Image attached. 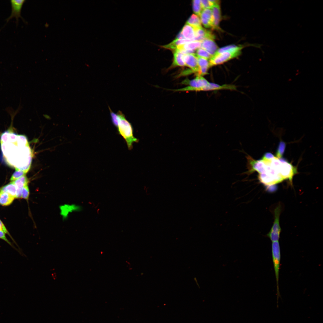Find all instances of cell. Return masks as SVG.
<instances>
[{"instance_id": "6da1fadb", "label": "cell", "mask_w": 323, "mask_h": 323, "mask_svg": "<svg viewBox=\"0 0 323 323\" xmlns=\"http://www.w3.org/2000/svg\"><path fill=\"white\" fill-rule=\"evenodd\" d=\"M118 124L117 127L119 134L125 140L129 150L133 147V144L138 143L139 140L133 134V129L131 124L126 119L124 115L121 111L117 113Z\"/></svg>"}, {"instance_id": "7a4b0ae2", "label": "cell", "mask_w": 323, "mask_h": 323, "mask_svg": "<svg viewBox=\"0 0 323 323\" xmlns=\"http://www.w3.org/2000/svg\"><path fill=\"white\" fill-rule=\"evenodd\" d=\"M209 82L203 76H196L194 79L190 80L186 79L182 83L188 86L185 87L176 89H172L174 91H207V87Z\"/></svg>"}, {"instance_id": "3957f363", "label": "cell", "mask_w": 323, "mask_h": 323, "mask_svg": "<svg viewBox=\"0 0 323 323\" xmlns=\"http://www.w3.org/2000/svg\"><path fill=\"white\" fill-rule=\"evenodd\" d=\"M272 262L275 274L277 292V302L280 296L279 290V273L281 261V251L279 241L272 242Z\"/></svg>"}, {"instance_id": "277c9868", "label": "cell", "mask_w": 323, "mask_h": 323, "mask_svg": "<svg viewBox=\"0 0 323 323\" xmlns=\"http://www.w3.org/2000/svg\"><path fill=\"white\" fill-rule=\"evenodd\" d=\"M241 51H226L220 53H215L209 59L210 67L222 64L239 56Z\"/></svg>"}, {"instance_id": "5b68a950", "label": "cell", "mask_w": 323, "mask_h": 323, "mask_svg": "<svg viewBox=\"0 0 323 323\" xmlns=\"http://www.w3.org/2000/svg\"><path fill=\"white\" fill-rule=\"evenodd\" d=\"M281 210L280 206H277L274 210V221L273 225L267 236L272 242L279 241L281 229L279 224V217Z\"/></svg>"}, {"instance_id": "8992f818", "label": "cell", "mask_w": 323, "mask_h": 323, "mask_svg": "<svg viewBox=\"0 0 323 323\" xmlns=\"http://www.w3.org/2000/svg\"><path fill=\"white\" fill-rule=\"evenodd\" d=\"M25 1V0H11L12 11L10 15L7 19V22L13 17L16 18L17 22L19 18H22L21 16V11L23 4Z\"/></svg>"}, {"instance_id": "52a82bcc", "label": "cell", "mask_w": 323, "mask_h": 323, "mask_svg": "<svg viewBox=\"0 0 323 323\" xmlns=\"http://www.w3.org/2000/svg\"><path fill=\"white\" fill-rule=\"evenodd\" d=\"M184 60L185 66L190 68L193 71L197 74L199 71V66L197 56L194 53L185 54Z\"/></svg>"}, {"instance_id": "ba28073f", "label": "cell", "mask_w": 323, "mask_h": 323, "mask_svg": "<svg viewBox=\"0 0 323 323\" xmlns=\"http://www.w3.org/2000/svg\"><path fill=\"white\" fill-rule=\"evenodd\" d=\"M201 45V42L193 41L178 46L176 50L181 51L184 54L194 53L196 49L200 48Z\"/></svg>"}, {"instance_id": "9c48e42d", "label": "cell", "mask_w": 323, "mask_h": 323, "mask_svg": "<svg viewBox=\"0 0 323 323\" xmlns=\"http://www.w3.org/2000/svg\"><path fill=\"white\" fill-rule=\"evenodd\" d=\"M201 22L206 28H212L213 18L211 9H206L202 10L200 15Z\"/></svg>"}, {"instance_id": "30bf717a", "label": "cell", "mask_w": 323, "mask_h": 323, "mask_svg": "<svg viewBox=\"0 0 323 323\" xmlns=\"http://www.w3.org/2000/svg\"><path fill=\"white\" fill-rule=\"evenodd\" d=\"M194 28L195 33V41L202 42L206 39H214L215 38V36L212 33L203 28L202 27Z\"/></svg>"}, {"instance_id": "8fae6325", "label": "cell", "mask_w": 323, "mask_h": 323, "mask_svg": "<svg viewBox=\"0 0 323 323\" xmlns=\"http://www.w3.org/2000/svg\"><path fill=\"white\" fill-rule=\"evenodd\" d=\"M201 47L212 56L216 53L218 49L215 42L213 39H206L203 40L201 42Z\"/></svg>"}, {"instance_id": "7c38bea8", "label": "cell", "mask_w": 323, "mask_h": 323, "mask_svg": "<svg viewBox=\"0 0 323 323\" xmlns=\"http://www.w3.org/2000/svg\"><path fill=\"white\" fill-rule=\"evenodd\" d=\"M197 57L199 66V71L196 76H203L208 74V69L210 67L209 60L197 56Z\"/></svg>"}, {"instance_id": "4fadbf2b", "label": "cell", "mask_w": 323, "mask_h": 323, "mask_svg": "<svg viewBox=\"0 0 323 323\" xmlns=\"http://www.w3.org/2000/svg\"><path fill=\"white\" fill-rule=\"evenodd\" d=\"M12 182L16 185L17 188L15 198H21L22 188L24 186L28 184L29 182L28 179L26 176V175H25Z\"/></svg>"}, {"instance_id": "5bb4252c", "label": "cell", "mask_w": 323, "mask_h": 323, "mask_svg": "<svg viewBox=\"0 0 323 323\" xmlns=\"http://www.w3.org/2000/svg\"><path fill=\"white\" fill-rule=\"evenodd\" d=\"M212 11L213 23L212 28L219 29L221 19V12L219 4L214 5L211 8Z\"/></svg>"}, {"instance_id": "9a60e30c", "label": "cell", "mask_w": 323, "mask_h": 323, "mask_svg": "<svg viewBox=\"0 0 323 323\" xmlns=\"http://www.w3.org/2000/svg\"><path fill=\"white\" fill-rule=\"evenodd\" d=\"M180 32L185 39L195 41V30L192 26L186 24Z\"/></svg>"}, {"instance_id": "2e32d148", "label": "cell", "mask_w": 323, "mask_h": 323, "mask_svg": "<svg viewBox=\"0 0 323 323\" xmlns=\"http://www.w3.org/2000/svg\"><path fill=\"white\" fill-rule=\"evenodd\" d=\"M184 55V54L178 50H174L173 59L171 67L185 66L183 59Z\"/></svg>"}, {"instance_id": "e0dca14e", "label": "cell", "mask_w": 323, "mask_h": 323, "mask_svg": "<svg viewBox=\"0 0 323 323\" xmlns=\"http://www.w3.org/2000/svg\"><path fill=\"white\" fill-rule=\"evenodd\" d=\"M191 41H193L185 39L176 38L171 43L164 45L162 47L174 51L176 49L178 46Z\"/></svg>"}, {"instance_id": "ac0fdd59", "label": "cell", "mask_w": 323, "mask_h": 323, "mask_svg": "<svg viewBox=\"0 0 323 323\" xmlns=\"http://www.w3.org/2000/svg\"><path fill=\"white\" fill-rule=\"evenodd\" d=\"M15 198L9 194L0 191V204L3 206L10 205Z\"/></svg>"}, {"instance_id": "d6986e66", "label": "cell", "mask_w": 323, "mask_h": 323, "mask_svg": "<svg viewBox=\"0 0 323 323\" xmlns=\"http://www.w3.org/2000/svg\"><path fill=\"white\" fill-rule=\"evenodd\" d=\"M17 188L13 182L6 185L2 187L0 191L6 192L16 198Z\"/></svg>"}, {"instance_id": "ffe728a7", "label": "cell", "mask_w": 323, "mask_h": 323, "mask_svg": "<svg viewBox=\"0 0 323 323\" xmlns=\"http://www.w3.org/2000/svg\"><path fill=\"white\" fill-rule=\"evenodd\" d=\"M194 27L197 28L202 27L199 18L197 15L193 14L187 20L186 23Z\"/></svg>"}, {"instance_id": "44dd1931", "label": "cell", "mask_w": 323, "mask_h": 323, "mask_svg": "<svg viewBox=\"0 0 323 323\" xmlns=\"http://www.w3.org/2000/svg\"><path fill=\"white\" fill-rule=\"evenodd\" d=\"M242 46L231 45L218 49L216 53H220L226 51H241Z\"/></svg>"}, {"instance_id": "7402d4cb", "label": "cell", "mask_w": 323, "mask_h": 323, "mask_svg": "<svg viewBox=\"0 0 323 323\" xmlns=\"http://www.w3.org/2000/svg\"><path fill=\"white\" fill-rule=\"evenodd\" d=\"M193 8L194 13L197 16H200L202 11L200 0H193L192 1Z\"/></svg>"}, {"instance_id": "603a6c76", "label": "cell", "mask_w": 323, "mask_h": 323, "mask_svg": "<svg viewBox=\"0 0 323 323\" xmlns=\"http://www.w3.org/2000/svg\"><path fill=\"white\" fill-rule=\"evenodd\" d=\"M197 56L207 59H210L211 57L207 51L202 48L198 49L196 51Z\"/></svg>"}, {"instance_id": "cb8c5ba5", "label": "cell", "mask_w": 323, "mask_h": 323, "mask_svg": "<svg viewBox=\"0 0 323 323\" xmlns=\"http://www.w3.org/2000/svg\"><path fill=\"white\" fill-rule=\"evenodd\" d=\"M286 144L283 141H281L279 144L277 151L276 153V157L278 158H280L282 157L284 153Z\"/></svg>"}, {"instance_id": "d4e9b609", "label": "cell", "mask_w": 323, "mask_h": 323, "mask_svg": "<svg viewBox=\"0 0 323 323\" xmlns=\"http://www.w3.org/2000/svg\"><path fill=\"white\" fill-rule=\"evenodd\" d=\"M26 173L24 171L18 170H16L15 172L12 174L10 179V180L12 181L19 179L22 176L26 175Z\"/></svg>"}, {"instance_id": "484cf974", "label": "cell", "mask_w": 323, "mask_h": 323, "mask_svg": "<svg viewBox=\"0 0 323 323\" xmlns=\"http://www.w3.org/2000/svg\"><path fill=\"white\" fill-rule=\"evenodd\" d=\"M112 122L115 127H117L118 124V116L117 113L112 111L109 106Z\"/></svg>"}, {"instance_id": "4316f807", "label": "cell", "mask_w": 323, "mask_h": 323, "mask_svg": "<svg viewBox=\"0 0 323 323\" xmlns=\"http://www.w3.org/2000/svg\"><path fill=\"white\" fill-rule=\"evenodd\" d=\"M29 195V190L28 185H26L24 186L22 188L21 198L26 199H28Z\"/></svg>"}, {"instance_id": "83f0119b", "label": "cell", "mask_w": 323, "mask_h": 323, "mask_svg": "<svg viewBox=\"0 0 323 323\" xmlns=\"http://www.w3.org/2000/svg\"><path fill=\"white\" fill-rule=\"evenodd\" d=\"M202 7L203 10L206 9H211L214 6L210 0H200Z\"/></svg>"}, {"instance_id": "f1b7e54d", "label": "cell", "mask_w": 323, "mask_h": 323, "mask_svg": "<svg viewBox=\"0 0 323 323\" xmlns=\"http://www.w3.org/2000/svg\"><path fill=\"white\" fill-rule=\"evenodd\" d=\"M8 133L9 130H7L4 132L2 134L0 138L1 143H5L7 142Z\"/></svg>"}, {"instance_id": "f546056e", "label": "cell", "mask_w": 323, "mask_h": 323, "mask_svg": "<svg viewBox=\"0 0 323 323\" xmlns=\"http://www.w3.org/2000/svg\"><path fill=\"white\" fill-rule=\"evenodd\" d=\"M0 239L3 240L7 243L10 245L12 246V247H13V246L12 244L11 243L7 240L5 236V233L3 231H0Z\"/></svg>"}, {"instance_id": "4dcf8cb0", "label": "cell", "mask_w": 323, "mask_h": 323, "mask_svg": "<svg viewBox=\"0 0 323 323\" xmlns=\"http://www.w3.org/2000/svg\"><path fill=\"white\" fill-rule=\"evenodd\" d=\"M0 231H3L4 233H5L7 234L9 236H10L11 238H12L11 237L10 235V234L9 233V232H8V231L7 230V229L5 228V226H4V224H3L2 222L0 220Z\"/></svg>"}, {"instance_id": "1f68e13d", "label": "cell", "mask_w": 323, "mask_h": 323, "mask_svg": "<svg viewBox=\"0 0 323 323\" xmlns=\"http://www.w3.org/2000/svg\"><path fill=\"white\" fill-rule=\"evenodd\" d=\"M275 156L271 153H266L263 156V157L266 159H270L273 158Z\"/></svg>"}]
</instances>
